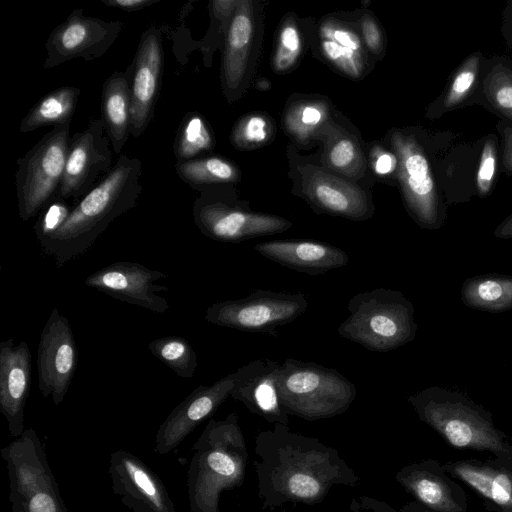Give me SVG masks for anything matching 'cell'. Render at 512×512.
Here are the masks:
<instances>
[{
    "label": "cell",
    "mask_w": 512,
    "mask_h": 512,
    "mask_svg": "<svg viewBox=\"0 0 512 512\" xmlns=\"http://www.w3.org/2000/svg\"><path fill=\"white\" fill-rule=\"evenodd\" d=\"M280 401L290 415L315 421L344 413L355 400V385L338 370L294 358L277 373Z\"/></svg>",
    "instance_id": "cell-6"
},
{
    "label": "cell",
    "mask_w": 512,
    "mask_h": 512,
    "mask_svg": "<svg viewBox=\"0 0 512 512\" xmlns=\"http://www.w3.org/2000/svg\"><path fill=\"white\" fill-rule=\"evenodd\" d=\"M233 383L234 373H231L210 386L195 388L159 426L154 451L165 455L177 448L200 423L216 412L229 396Z\"/></svg>",
    "instance_id": "cell-20"
},
{
    "label": "cell",
    "mask_w": 512,
    "mask_h": 512,
    "mask_svg": "<svg viewBox=\"0 0 512 512\" xmlns=\"http://www.w3.org/2000/svg\"><path fill=\"white\" fill-rule=\"evenodd\" d=\"M73 206H69L67 201L55 197L39 213L34 225V231L38 242L48 238L55 233L66 221L71 213Z\"/></svg>",
    "instance_id": "cell-40"
},
{
    "label": "cell",
    "mask_w": 512,
    "mask_h": 512,
    "mask_svg": "<svg viewBox=\"0 0 512 512\" xmlns=\"http://www.w3.org/2000/svg\"><path fill=\"white\" fill-rule=\"evenodd\" d=\"M254 466L263 509L318 504L334 486L354 487L360 480L336 449L283 424L258 433Z\"/></svg>",
    "instance_id": "cell-1"
},
{
    "label": "cell",
    "mask_w": 512,
    "mask_h": 512,
    "mask_svg": "<svg viewBox=\"0 0 512 512\" xmlns=\"http://www.w3.org/2000/svg\"><path fill=\"white\" fill-rule=\"evenodd\" d=\"M81 90L63 86L43 96L24 116L19 131L28 133L45 126L71 123Z\"/></svg>",
    "instance_id": "cell-30"
},
{
    "label": "cell",
    "mask_w": 512,
    "mask_h": 512,
    "mask_svg": "<svg viewBox=\"0 0 512 512\" xmlns=\"http://www.w3.org/2000/svg\"><path fill=\"white\" fill-rule=\"evenodd\" d=\"M329 117V106L321 100H299L287 106L283 118L286 132L305 143L322 128Z\"/></svg>",
    "instance_id": "cell-34"
},
{
    "label": "cell",
    "mask_w": 512,
    "mask_h": 512,
    "mask_svg": "<svg viewBox=\"0 0 512 512\" xmlns=\"http://www.w3.org/2000/svg\"><path fill=\"white\" fill-rule=\"evenodd\" d=\"M261 24L257 3L240 0L222 48L221 87L229 103L239 99L248 88L257 56Z\"/></svg>",
    "instance_id": "cell-13"
},
{
    "label": "cell",
    "mask_w": 512,
    "mask_h": 512,
    "mask_svg": "<svg viewBox=\"0 0 512 512\" xmlns=\"http://www.w3.org/2000/svg\"><path fill=\"white\" fill-rule=\"evenodd\" d=\"M325 161L331 169L349 177L360 176L364 169L359 145L348 135L337 134L329 141Z\"/></svg>",
    "instance_id": "cell-38"
},
{
    "label": "cell",
    "mask_w": 512,
    "mask_h": 512,
    "mask_svg": "<svg viewBox=\"0 0 512 512\" xmlns=\"http://www.w3.org/2000/svg\"><path fill=\"white\" fill-rule=\"evenodd\" d=\"M275 126L270 117L261 113H253L240 118L231 132V142L240 150H251L264 146L272 141Z\"/></svg>",
    "instance_id": "cell-36"
},
{
    "label": "cell",
    "mask_w": 512,
    "mask_h": 512,
    "mask_svg": "<svg viewBox=\"0 0 512 512\" xmlns=\"http://www.w3.org/2000/svg\"><path fill=\"white\" fill-rule=\"evenodd\" d=\"M302 37L295 19L288 16L279 27L272 56V68L276 73H287L298 63L302 53Z\"/></svg>",
    "instance_id": "cell-39"
},
{
    "label": "cell",
    "mask_w": 512,
    "mask_h": 512,
    "mask_svg": "<svg viewBox=\"0 0 512 512\" xmlns=\"http://www.w3.org/2000/svg\"><path fill=\"white\" fill-rule=\"evenodd\" d=\"M224 185L197 189L192 215L200 232L215 241L239 243L245 240L279 234L291 228L292 222L278 215L254 212L234 201Z\"/></svg>",
    "instance_id": "cell-10"
},
{
    "label": "cell",
    "mask_w": 512,
    "mask_h": 512,
    "mask_svg": "<svg viewBox=\"0 0 512 512\" xmlns=\"http://www.w3.org/2000/svg\"><path fill=\"white\" fill-rule=\"evenodd\" d=\"M349 316L338 334L372 352H389L414 340L417 323L412 302L397 290L358 292L348 302Z\"/></svg>",
    "instance_id": "cell-4"
},
{
    "label": "cell",
    "mask_w": 512,
    "mask_h": 512,
    "mask_svg": "<svg viewBox=\"0 0 512 512\" xmlns=\"http://www.w3.org/2000/svg\"><path fill=\"white\" fill-rule=\"evenodd\" d=\"M254 250L283 267L311 276L342 268L349 263L344 250L316 240H270L256 244Z\"/></svg>",
    "instance_id": "cell-23"
},
{
    "label": "cell",
    "mask_w": 512,
    "mask_h": 512,
    "mask_svg": "<svg viewBox=\"0 0 512 512\" xmlns=\"http://www.w3.org/2000/svg\"><path fill=\"white\" fill-rule=\"evenodd\" d=\"M318 44L324 59L352 79L366 72L367 50L359 33L348 23L327 18L318 28Z\"/></svg>",
    "instance_id": "cell-24"
},
{
    "label": "cell",
    "mask_w": 512,
    "mask_h": 512,
    "mask_svg": "<svg viewBox=\"0 0 512 512\" xmlns=\"http://www.w3.org/2000/svg\"><path fill=\"white\" fill-rule=\"evenodd\" d=\"M187 473L191 512H219L223 491L240 487L245 479L248 451L236 413L210 418L192 446Z\"/></svg>",
    "instance_id": "cell-3"
},
{
    "label": "cell",
    "mask_w": 512,
    "mask_h": 512,
    "mask_svg": "<svg viewBox=\"0 0 512 512\" xmlns=\"http://www.w3.org/2000/svg\"><path fill=\"white\" fill-rule=\"evenodd\" d=\"M461 300L469 308L486 312L512 309V276L499 274L468 278L461 288Z\"/></svg>",
    "instance_id": "cell-31"
},
{
    "label": "cell",
    "mask_w": 512,
    "mask_h": 512,
    "mask_svg": "<svg viewBox=\"0 0 512 512\" xmlns=\"http://www.w3.org/2000/svg\"><path fill=\"white\" fill-rule=\"evenodd\" d=\"M371 165L380 176H397L398 158L393 151L376 148L371 153Z\"/></svg>",
    "instance_id": "cell-43"
},
{
    "label": "cell",
    "mask_w": 512,
    "mask_h": 512,
    "mask_svg": "<svg viewBox=\"0 0 512 512\" xmlns=\"http://www.w3.org/2000/svg\"><path fill=\"white\" fill-rule=\"evenodd\" d=\"M163 69L162 33L155 25H150L142 33L133 61L126 71L131 96L130 133L135 138L144 133L153 119Z\"/></svg>",
    "instance_id": "cell-16"
},
{
    "label": "cell",
    "mask_w": 512,
    "mask_h": 512,
    "mask_svg": "<svg viewBox=\"0 0 512 512\" xmlns=\"http://www.w3.org/2000/svg\"><path fill=\"white\" fill-rule=\"evenodd\" d=\"M164 278V273L142 264L117 261L89 275L84 284L118 300L161 314L170 306L156 292L166 291L168 287L155 282Z\"/></svg>",
    "instance_id": "cell-18"
},
{
    "label": "cell",
    "mask_w": 512,
    "mask_h": 512,
    "mask_svg": "<svg viewBox=\"0 0 512 512\" xmlns=\"http://www.w3.org/2000/svg\"><path fill=\"white\" fill-rule=\"evenodd\" d=\"M141 175L140 160L121 154L109 173L73 205L63 225L39 242L57 268L86 253L117 217L137 205Z\"/></svg>",
    "instance_id": "cell-2"
},
{
    "label": "cell",
    "mask_w": 512,
    "mask_h": 512,
    "mask_svg": "<svg viewBox=\"0 0 512 512\" xmlns=\"http://www.w3.org/2000/svg\"><path fill=\"white\" fill-rule=\"evenodd\" d=\"M108 474L113 493L131 512H176L162 480L134 454L113 452Z\"/></svg>",
    "instance_id": "cell-17"
},
{
    "label": "cell",
    "mask_w": 512,
    "mask_h": 512,
    "mask_svg": "<svg viewBox=\"0 0 512 512\" xmlns=\"http://www.w3.org/2000/svg\"><path fill=\"white\" fill-rule=\"evenodd\" d=\"M100 117L113 153L120 154L131 136V96L126 72L115 71L105 79L101 91Z\"/></svg>",
    "instance_id": "cell-26"
},
{
    "label": "cell",
    "mask_w": 512,
    "mask_h": 512,
    "mask_svg": "<svg viewBox=\"0 0 512 512\" xmlns=\"http://www.w3.org/2000/svg\"><path fill=\"white\" fill-rule=\"evenodd\" d=\"M408 401L419 418L451 446L493 453L507 451L490 415L465 395L433 386L411 395Z\"/></svg>",
    "instance_id": "cell-5"
},
{
    "label": "cell",
    "mask_w": 512,
    "mask_h": 512,
    "mask_svg": "<svg viewBox=\"0 0 512 512\" xmlns=\"http://www.w3.org/2000/svg\"><path fill=\"white\" fill-rule=\"evenodd\" d=\"M301 195L319 213L365 221L374 213L369 196L358 186L312 165L299 168Z\"/></svg>",
    "instance_id": "cell-19"
},
{
    "label": "cell",
    "mask_w": 512,
    "mask_h": 512,
    "mask_svg": "<svg viewBox=\"0 0 512 512\" xmlns=\"http://www.w3.org/2000/svg\"><path fill=\"white\" fill-rule=\"evenodd\" d=\"M485 59L480 50L469 54L450 74L440 95L429 104L425 117L436 120L469 106L478 88Z\"/></svg>",
    "instance_id": "cell-27"
},
{
    "label": "cell",
    "mask_w": 512,
    "mask_h": 512,
    "mask_svg": "<svg viewBox=\"0 0 512 512\" xmlns=\"http://www.w3.org/2000/svg\"><path fill=\"white\" fill-rule=\"evenodd\" d=\"M424 136L395 130L390 143L398 158L396 177L408 214L421 228L436 230L446 221L448 202L438 179L437 152H428Z\"/></svg>",
    "instance_id": "cell-7"
},
{
    "label": "cell",
    "mask_w": 512,
    "mask_h": 512,
    "mask_svg": "<svg viewBox=\"0 0 512 512\" xmlns=\"http://www.w3.org/2000/svg\"><path fill=\"white\" fill-rule=\"evenodd\" d=\"M494 236L501 239L512 238V213L496 227Z\"/></svg>",
    "instance_id": "cell-46"
},
{
    "label": "cell",
    "mask_w": 512,
    "mask_h": 512,
    "mask_svg": "<svg viewBox=\"0 0 512 512\" xmlns=\"http://www.w3.org/2000/svg\"><path fill=\"white\" fill-rule=\"evenodd\" d=\"M397 481L421 503L438 512H463L448 484L437 474L421 466L403 468Z\"/></svg>",
    "instance_id": "cell-29"
},
{
    "label": "cell",
    "mask_w": 512,
    "mask_h": 512,
    "mask_svg": "<svg viewBox=\"0 0 512 512\" xmlns=\"http://www.w3.org/2000/svg\"><path fill=\"white\" fill-rule=\"evenodd\" d=\"M279 367V362L271 359H258L241 366L234 372L229 396L267 422L288 426L289 414L280 401L277 388Z\"/></svg>",
    "instance_id": "cell-22"
},
{
    "label": "cell",
    "mask_w": 512,
    "mask_h": 512,
    "mask_svg": "<svg viewBox=\"0 0 512 512\" xmlns=\"http://www.w3.org/2000/svg\"><path fill=\"white\" fill-rule=\"evenodd\" d=\"M308 309L301 292L255 290L244 298L210 305L205 319L217 326L276 336V329L298 319Z\"/></svg>",
    "instance_id": "cell-11"
},
{
    "label": "cell",
    "mask_w": 512,
    "mask_h": 512,
    "mask_svg": "<svg viewBox=\"0 0 512 512\" xmlns=\"http://www.w3.org/2000/svg\"><path fill=\"white\" fill-rule=\"evenodd\" d=\"M71 123L53 126L24 156L15 173L18 213L26 222L57 195L68 155Z\"/></svg>",
    "instance_id": "cell-9"
},
{
    "label": "cell",
    "mask_w": 512,
    "mask_h": 512,
    "mask_svg": "<svg viewBox=\"0 0 512 512\" xmlns=\"http://www.w3.org/2000/svg\"><path fill=\"white\" fill-rule=\"evenodd\" d=\"M77 347L67 317L53 308L40 334L37 350L38 388L58 406L64 400L77 366Z\"/></svg>",
    "instance_id": "cell-15"
},
{
    "label": "cell",
    "mask_w": 512,
    "mask_h": 512,
    "mask_svg": "<svg viewBox=\"0 0 512 512\" xmlns=\"http://www.w3.org/2000/svg\"><path fill=\"white\" fill-rule=\"evenodd\" d=\"M101 117L92 118L71 136L62 183L57 197L74 204L91 191L112 169L113 151Z\"/></svg>",
    "instance_id": "cell-12"
},
{
    "label": "cell",
    "mask_w": 512,
    "mask_h": 512,
    "mask_svg": "<svg viewBox=\"0 0 512 512\" xmlns=\"http://www.w3.org/2000/svg\"><path fill=\"white\" fill-rule=\"evenodd\" d=\"M31 353L25 341L15 345L13 338L0 342V411L8 431L17 438L23 434L25 406L31 387Z\"/></svg>",
    "instance_id": "cell-21"
},
{
    "label": "cell",
    "mask_w": 512,
    "mask_h": 512,
    "mask_svg": "<svg viewBox=\"0 0 512 512\" xmlns=\"http://www.w3.org/2000/svg\"><path fill=\"white\" fill-rule=\"evenodd\" d=\"M149 351L178 376L191 379L196 371L197 355L183 337L167 336L155 339L148 345Z\"/></svg>",
    "instance_id": "cell-35"
},
{
    "label": "cell",
    "mask_w": 512,
    "mask_h": 512,
    "mask_svg": "<svg viewBox=\"0 0 512 512\" xmlns=\"http://www.w3.org/2000/svg\"><path fill=\"white\" fill-rule=\"evenodd\" d=\"M101 2L113 8H118L127 12L145 9L159 0H101Z\"/></svg>",
    "instance_id": "cell-44"
},
{
    "label": "cell",
    "mask_w": 512,
    "mask_h": 512,
    "mask_svg": "<svg viewBox=\"0 0 512 512\" xmlns=\"http://www.w3.org/2000/svg\"><path fill=\"white\" fill-rule=\"evenodd\" d=\"M0 452L8 471L13 512H68L34 429H26Z\"/></svg>",
    "instance_id": "cell-8"
},
{
    "label": "cell",
    "mask_w": 512,
    "mask_h": 512,
    "mask_svg": "<svg viewBox=\"0 0 512 512\" xmlns=\"http://www.w3.org/2000/svg\"><path fill=\"white\" fill-rule=\"evenodd\" d=\"M500 140L494 133L480 140V152L475 175V194L484 199L491 195L500 171Z\"/></svg>",
    "instance_id": "cell-37"
},
{
    "label": "cell",
    "mask_w": 512,
    "mask_h": 512,
    "mask_svg": "<svg viewBox=\"0 0 512 512\" xmlns=\"http://www.w3.org/2000/svg\"><path fill=\"white\" fill-rule=\"evenodd\" d=\"M122 27L120 21L85 16L83 9H75L47 38L43 68L51 69L78 58L90 61L102 57L116 41Z\"/></svg>",
    "instance_id": "cell-14"
},
{
    "label": "cell",
    "mask_w": 512,
    "mask_h": 512,
    "mask_svg": "<svg viewBox=\"0 0 512 512\" xmlns=\"http://www.w3.org/2000/svg\"><path fill=\"white\" fill-rule=\"evenodd\" d=\"M479 105L499 120L512 122V59L486 56L478 88L470 105Z\"/></svg>",
    "instance_id": "cell-25"
},
{
    "label": "cell",
    "mask_w": 512,
    "mask_h": 512,
    "mask_svg": "<svg viewBox=\"0 0 512 512\" xmlns=\"http://www.w3.org/2000/svg\"><path fill=\"white\" fill-rule=\"evenodd\" d=\"M501 35L509 50L512 51V0H508L501 14Z\"/></svg>",
    "instance_id": "cell-45"
},
{
    "label": "cell",
    "mask_w": 512,
    "mask_h": 512,
    "mask_svg": "<svg viewBox=\"0 0 512 512\" xmlns=\"http://www.w3.org/2000/svg\"><path fill=\"white\" fill-rule=\"evenodd\" d=\"M179 178L195 190L214 185H228L239 181L238 167L220 156H203L187 161H176Z\"/></svg>",
    "instance_id": "cell-32"
},
{
    "label": "cell",
    "mask_w": 512,
    "mask_h": 512,
    "mask_svg": "<svg viewBox=\"0 0 512 512\" xmlns=\"http://www.w3.org/2000/svg\"><path fill=\"white\" fill-rule=\"evenodd\" d=\"M215 139L211 127L198 112H189L176 133L173 150L176 161H187L213 150Z\"/></svg>",
    "instance_id": "cell-33"
},
{
    "label": "cell",
    "mask_w": 512,
    "mask_h": 512,
    "mask_svg": "<svg viewBox=\"0 0 512 512\" xmlns=\"http://www.w3.org/2000/svg\"><path fill=\"white\" fill-rule=\"evenodd\" d=\"M496 131L500 140V172L512 176V122L499 120Z\"/></svg>",
    "instance_id": "cell-42"
},
{
    "label": "cell",
    "mask_w": 512,
    "mask_h": 512,
    "mask_svg": "<svg viewBox=\"0 0 512 512\" xmlns=\"http://www.w3.org/2000/svg\"><path fill=\"white\" fill-rule=\"evenodd\" d=\"M448 468L503 512H512V472L469 462H457Z\"/></svg>",
    "instance_id": "cell-28"
},
{
    "label": "cell",
    "mask_w": 512,
    "mask_h": 512,
    "mask_svg": "<svg viewBox=\"0 0 512 512\" xmlns=\"http://www.w3.org/2000/svg\"><path fill=\"white\" fill-rule=\"evenodd\" d=\"M359 27L366 49L375 56H381L385 49V38L378 22L370 15H363Z\"/></svg>",
    "instance_id": "cell-41"
}]
</instances>
